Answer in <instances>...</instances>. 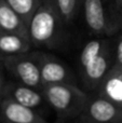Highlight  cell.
Returning a JSON list of instances; mask_svg holds the SVG:
<instances>
[{
  "label": "cell",
  "instance_id": "1",
  "mask_svg": "<svg viewBox=\"0 0 122 123\" xmlns=\"http://www.w3.org/2000/svg\"><path fill=\"white\" fill-rule=\"evenodd\" d=\"M64 25L55 0H42L28 24L30 41L36 47L55 49L62 43Z\"/></svg>",
  "mask_w": 122,
  "mask_h": 123
},
{
  "label": "cell",
  "instance_id": "2",
  "mask_svg": "<svg viewBox=\"0 0 122 123\" xmlns=\"http://www.w3.org/2000/svg\"><path fill=\"white\" fill-rule=\"evenodd\" d=\"M115 62L108 41L93 39L84 44L79 57L80 76L86 89L97 91Z\"/></svg>",
  "mask_w": 122,
  "mask_h": 123
},
{
  "label": "cell",
  "instance_id": "3",
  "mask_svg": "<svg viewBox=\"0 0 122 123\" xmlns=\"http://www.w3.org/2000/svg\"><path fill=\"white\" fill-rule=\"evenodd\" d=\"M49 106L61 120L80 117L89 102V96L75 83H55L42 86Z\"/></svg>",
  "mask_w": 122,
  "mask_h": 123
},
{
  "label": "cell",
  "instance_id": "4",
  "mask_svg": "<svg viewBox=\"0 0 122 123\" xmlns=\"http://www.w3.org/2000/svg\"><path fill=\"white\" fill-rule=\"evenodd\" d=\"M6 70L21 83L42 90L40 70L34 53L1 56Z\"/></svg>",
  "mask_w": 122,
  "mask_h": 123
},
{
  "label": "cell",
  "instance_id": "5",
  "mask_svg": "<svg viewBox=\"0 0 122 123\" xmlns=\"http://www.w3.org/2000/svg\"><path fill=\"white\" fill-rule=\"evenodd\" d=\"M84 19L91 32L105 36L115 32L111 11L107 6V0H81Z\"/></svg>",
  "mask_w": 122,
  "mask_h": 123
},
{
  "label": "cell",
  "instance_id": "6",
  "mask_svg": "<svg viewBox=\"0 0 122 123\" xmlns=\"http://www.w3.org/2000/svg\"><path fill=\"white\" fill-rule=\"evenodd\" d=\"M80 117V123H122V108L97 95L89 98Z\"/></svg>",
  "mask_w": 122,
  "mask_h": 123
},
{
  "label": "cell",
  "instance_id": "7",
  "mask_svg": "<svg viewBox=\"0 0 122 123\" xmlns=\"http://www.w3.org/2000/svg\"><path fill=\"white\" fill-rule=\"evenodd\" d=\"M3 98H9L19 105L31 108L41 115L47 109L45 107L49 106L42 90L26 85L16 80L6 82Z\"/></svg>",
  "mask_w": 122,
  "mask_h": 123
},
{
  "label": "cell",
  "instance_id": "8",
  "mask_svg": "<svg viewBox=\"0 0 122 123\" xmlns=\"http://www.w3.org/2000/svg\"><path fill=\"white\" fill-rule=\"evenodd\" d=\"M35 56L40 70L42 86L55 83H75L70 69L55 56L43 52H35Z\"/></svg>",
  "mask_w": 122,
  "mask_h": 123
},
{
  "label": "cell",
  "instance_id": "9",
  "mask_svg": "<svg viewBox=\"0 0 122 123\" xmlns=\"http://www.w3.org/2000/svg\"><path fill=\"white\" fill-rule=\"evenodd\" d=\"M0 123H49L42 115L9 98L0 103Z\"/></svg>",
  "mask_w": 122,
  "mask_h": 123
},
{
  "label": "cell",
  "instance_id": "10",
  "mask_svg": "<svg viewBox=\"0 0 122 123\" xmlns=\"http://www.w3.org/2000/svg\"><path fill=\"white\" fill-rule=\"evenodd\" d=\"M97 92V95L122 108V66L114 63L103 79Z\"/></svg>",
  "mask_w": 122,
  "mask_h": 123
},
{
  "label": "cell",
  "instance_id": "11",
  "mask_svg": "<svg viewBox=\"0 0 122 123\" xmlns=\"http://www.w3.org/2000/svg\"><path fill=\"white\" fill-rule=\"evenodd\" d=\"M0 30L2 32L18 34L29 38L28 25L6 0H0Z\"/></svg>",
  "mask_w": 122,
  "mask_h": 123
},
{
  "label": "cell",
  "instance_id": "12",
  "mask_svg": "<svg viewBox=\"0 0 122 123\" xmlns=\"http://www.w3.org/2000/svg\"><path fill=\"white\" fill-rule=\"evenodd\" d=\"M32 45L28 37L12 32H1L0 35V56L27 53Z\"/></svg>",
  "mask_w": 122,
  "mask_h": 123
},
{
  "label": "cell",
  "instance_id": "13",
  "mask_svg": "<svg viewBox=\"0 0 122 123\" xmlns=\"http://www.w3.org/2000/svg\"><path fill=\"white\" fill-rule=\"evenodd\" d=\"M6 1L28 25L42 0H6Z\"/></svg>",
  "mask_w": 122,
  "mask_h": 123
},
{
  "label": "cell",
  "instance_id": "14",
  "mask_svg": "<svg viewBox=\"0 0 122 123\" xmlns=\"http://www.w3.org/2000/svg\"><path fill=\"white\" fill-rule=\"evenodd\" d=\"M65 24H69L75 19L81 6V0H55Z\"/></svg>",
  "mask_w": 122,
  "mask_h": 123
},
{
  "label": "cell",
  "instance_id": "15",
  "mask_svg": "<svg viewBox=\"0 0 122 123\" xmlns=\"http://www.w3.org/2000/svg\"><path fill=\"white\" fill-rule=\"evenodd\" d=\"M111 18L115 31L122 27V0H111Z\"/></svg>",
  "mask_w": 122,
  "mask_h": 123
},
{
  "label": "cell",
  "instance_id": "16",
  "mask_svg": "<svg viewBox=\"0 0 122 123\" xmlns=\"http://www.w3.org/2000/svg\"><path fill=\"white\" fill-rule=\"evenodd\" d=\"M4 71H6V68H4L3 62H2V58L0 56V103L3 99V94H4V89H6V85L8 81L6 80V74H4Z\"/></svg>",
  "mask_w": 122,
  "mask_h": 123
},
{
  "label": "cell",
  "instance_id": "17",
  "mask_svg": "<svg viewBox=\"0 0 122 123\" xmlns=\"http://www.w3.org/2000/svg\"><path fill=\"white\" fill-rule=\"evenodd\" d=\"M115 64L122 66V40H120L118 47H117V51H116V61Z\"/></svg>",
  "mask_w": 122,
  "mask_h": 123
},
{
  "label": "cell",
  "instance_id": "18",
  "mask_svg": "<svg viewBox=\"0 0 122 123\" xmlns=\"http://www.w3.org/2000/svg\"><path fill=\"white\" fill-rule=\"evenodd\" d=\"M57 123H64V122H63V120H61V122H57Z\"/></svg>",
  "mask_w": 122,
  "mask_h": 123
},
{
  "label": "cell",
  "instance_id": "19",
  "mask_svg": "<svg viewBox=\"0 0 122 123\" xmlns=\"http://www.w3.org/2000/svg\"><path fill=\"white\" fill-rule=\"evenodd\" d=\"M1 32H2V31H1V30H0V35H1Z\"/></svg>",
  "mask_w": 122,
  "mask_h": 123
}]
</instances>
